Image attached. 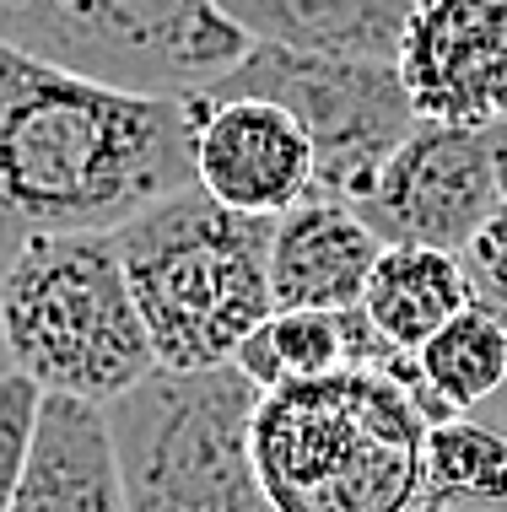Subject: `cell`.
<instances>
[{
  "mask_svg": "<svg viewBox=\"0 0 507 512\" xmlns=\"http://www.w3.org/2000/svg\"><path fill=\"white\" fill-rule=\"evenodd\" d=\"M459 270H464V286H470V308L507 329V221H497L464 248Z\"/></svg>",
  "mask_w": 507,
  "mask_h": 512,
  "instance_id": "obj_19",
  "label": "cell"
},
{
  "mask_svg": "<svg viewBox=\"0 0 507 512\" xmlns=\"http://www.w3.org/2000/svg\"><path fill=\"white\" fill-rule=\"evenodd\" d=\"M38 394L17 372H0V512H11V496L22 486V464H27V442L38 426Z\"/></svg>",
  "mask_w": 507,
  "mask_h": 512,
  "instance_id": "obj_18",
  "label": "cell"
},
{
  "mask_svg": "<svg viewBox=\"0 0 507 512\" xmlns=\"http://www.w3.org/2000/svg\"><path fill=\"white\" fill-rule=\"evenodd\" d=\"M119 270L162 372L232 367L270 313V221L238 216L195 184L114 232Z\"/></svg>",
  "mask_w": 507,
  "mask_h": 512,
  "instance_id": "obj_3",
  "label": "cell"
},
{
  "mask_svg": "<svg viewBox=\"0 0 507 512\" xmlns=\"http://www.w3.org/2000/svg\"><path fill=\"white\" fill-rule=\"evenodd\" d=\"M195 189L238 216L276 221L313 195V146L297 130V119L276 103L200 92Z\"/></svg>",
  "mask_w": 507,
  "mask_h": 512,
  "instance_id": "obj_10",
  "label": "cell"
},
{
  "mask_svg": "<svg viewBox=\"0 0 507 512\" xmlns=\"http://www.w3.org/2000/svg\"><path fill=\"white\" fill-rule=\"evenodd\" d=\"M394 71L416 119L507 130V0H416Z\"/></svg>",
  "mask_w": 507,
  "mask_h": 512,
  "instance_id": "obj_9",
  "label": "cell"
},
{
  "mask_svg": "<svg viewBox=\"0 0 507 512\" xmlns=\"http://www.w3.org/2000/svg\"><path fill=\"white\" fill-rule=\"evenodd\" d=\"M0 345L38 394L114 405L157 372L114 232L22 238L0 275Z\"/></svg>",
  "mask_w": 507,
  "mask_h": 512,
  "instance_id": "obj_4",
  "label": "cell"
},
{
  "mask_svg": "<svg viewBox=\"0 0 507 512\" xmlns=\"http://www.w3.org/2000/svg\"><path fill=\"white\" fill-rule=\"evenodd\" d=\"M454 421L416 356L259 394L254 475L270 512H421V448Z\"/></svg>",
  "mask_w": 507,
  "mask_h": 512,
  "instance_id": "obj_2",
  "label": "cell"
},
{
  "mask_svg": "<svg viewBox=\"0 0 507 512\" xmlns=\"http://www.w3.org/2000/svg\"><path fill=\"white\" fill-rule=\"evenodd\" d=\"M205 98H259L297 119L313 146V195L356 205L373 189L394 146L416 130L400 71L373 60H324L249 44Z\"/></svg>",
  "mask_w": 507,
  "mask_h": 512,
  "instance_id": "obj_7",
  "label": "cell"
},
{
  "mask_svg": "<svg viewBox=\"0 0 507 512\" xmlns=\"http://www.w3.org/2000/svg\"><path fill=\"white\" fill-rule=\"evenodd\" d=\"M11 512H125L103 405L44 394Z\"/></svg>",
  "mask_w": 507,
  "mask_h": 512,
  "instance_id": "obj_12",
  "label": "cell"
},
{
  "mask_svg": "<svg viewBox=\"0 0 507 512\" xmlns=\"http://www.w3.org/2000/svg\"><path fill=\"white\" fill-rule=\"evenodd\" d=\"M200 92L135 98L38 71L0 135V227L11 248L38 232H119L195 184Z\"/></svg>",
  "mask_w": 507,
  "mask_h": 512,
  "instance_id": "obj_1",
  "label": "cell"
},
{
  "mask_svg": "<svg viewBox=\"0 0 507 512\" xmlns=\"http://www.w3.org/2000/svg\"><path fill=\"white\" fill-rule=\"evenodd\" d=\"M351 211L383 248H432L459 259L507 216V130L416 119Z\"/></svg>",
  "mask_w": 507,
  "mask_h": 512,
  "instance_id": "obj_8",
  "label": "cell"
},
{
  "mask_svg": "<svg viewBox=\"0 0 507 512\" xmlns=\"http://www.w3.org/2000/svg\"><path fill=\"white\" fill-rule=\"evenodd\" d=\"M383 243L346 200L308 195L270 221V308L276 313H351L362 308L367 275Z\"/></svg>",
  "mask_w": 507,
  "mask_h": 512,
  "instance_id": "obj_11",
  "label": "cell"
},
{
  "mask_svg": "<svg viewBox=\"0 0 507 512\" xmlns=\"http://www.w3.org/2000/svg\"><path fill=\"white\" fill-rule=\"evenodd\" d=\"M216 11L259 49L394 65L416 0H216Z\"/></svg>",
  "mask_w": 507,
  "mask_h": 512,
  "instance_id": "obj_13",
  "label": "cell"
},
{
  "mask_svg": "<svg viewBox=\"0 0 507 512\" xmlns=\"http://www.w3.org/2000/svg\"><path fill=\"white\" fill-rule=\"evenodd\" d=\"M470 308V286L454 254L432 248H383L362 292V318L394 351L416 356L448 318Z\"/></svg>",
  "mask_w": 507,
  "mask_h": 512,
  "instance_id": "obj_15",
  "label": "cell"
},
{
  "mask_svg": "<svg viewBox=\"0 0 507 512\" xmlns=\"http://www.w3.org/2000/svg\"><path fill=\"white\" fill-rule=\"evenodd\" d=\"M38 71H44V65L22 60L17 49H6V44H0V135H6V119H11V108H17V98H22V92L38 81ZM0 248L11 254V238H6V227H0Z\"/></svg>",
  "mask_w": 507,
  "mask_h": 512,
  "instance_id": "obj_20",
  "label": "cell"
},
{
  "mask_svg": "<svg viewBox=\"0 0 507 512\" xmlns=\"http://www.w3.org/2000/svg\"><path fill=\"white\" fill-rule=\"evenodd\" d=\"M394 345L373 335L362 308L351 313H270L249 340L238 345L232 367L254 383L259 394L286 389V383H313L330 378L340 367H389Z\"/></svg>",
  "mask_w": 507,
  "mask_h": 512,
  "instance_id": "obj_14",
  "label": "cell"
},
{
  "mask_svg": "<svg viewBox=\"0 0 507 512\" xmlns=\"http://www.w3.org/2000/svg\"><path fill=\"white\" fill-rule=\"evenodd\" d=\"M416 372L448 415H481L507 389V329L464 308L416 351Z\"/></svg>",
  "mask_w": 507,
  "mask_h": 512,
  "instance_id": "obj_17",
  "label": "cell"
},
{
  "mask_svg": "<svg viewBox=\"0 0 507 512\" xmlns=\"http://www.w3.org/2000/svg\"><path fill=\"white\" fill-rule=\"evenodd\" d=\"M481 421H491V426H497V432L507 437V389H502V394H497V399H491V405L481 410ZM502 512H507V507H502Z\"/></svg>",
  "mask_w": 507,
  "mask_h": 512,
  "instance_id": "obj_21",
  "label": "cell"
},
{
  "mask_svg": "<svg viewBox=\"0 0 507 512\" xmlns=\"http://www.w3.org/2000/svg\"><path fill=\"white\" fill-rule=\"evenodd\" d=\"M507 437L481 415L437 421L421 448V512H502Z\"/></svg>",
  "mask_w": 507,
  "mask_h": 512,
  "instance_id": "obj_16",
  "label": "cell"
},
{
  "mask_svg": "<svg viewBox=\"0 0 507 512\" xmlns=\"http://www.w3.org/2000/svg\"><path fill=\"white\" fill-rule=\"evenodd\" d=\"M259 389L238 367L146 372L108 415L125 512H270L254 475Z\"/></svg>",
  "mask_w": 507,
  "mask_h": 512,
  "instance_id": "obj_5",
  "label": "cell"
},
{
  "mask_svg": "<svg viewBox=\"0 0 507 512\" xmlns=\"http://www.w3.org/2000/svg\"><path fill=\"white\" fill-rule=\"evenodd\" d=\"M0 44L54 76L135 98L211 92L249 54L216 0H0Z\"/></svg>",
  "mask_w": 507,
  "mask_h": 512,
  "instance_id": "obj_6",
  "label": "cell"
},
{
  "mask_svg": "<svg viewBox=\"0 0 507 512\" xmlns=\"http://www.w3.org/2000/svg\"><path fill=\"white\" fill-rule=\"evenodd\" d=\"M502 221H507V216H502Z\"/></svg>",
  "mask_w": 507,
  "mask_h": 512,
  "instance_id": "obj_22",
  "label": "cell"
}]
</instances>
